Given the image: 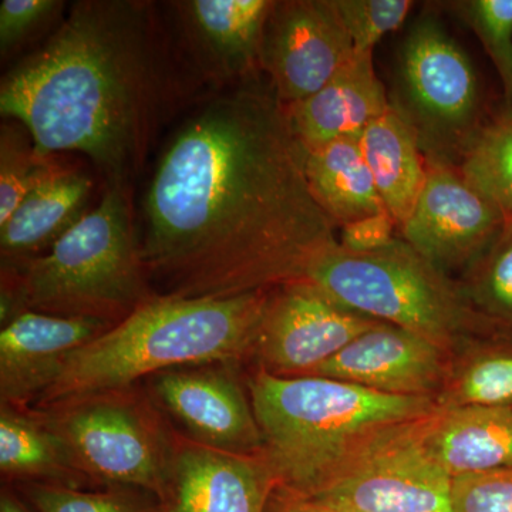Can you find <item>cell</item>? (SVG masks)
I'll use <instances>...</instances> for the list:
<instances>
[{
  "instance_id": "8fae6325",
  "label": "cell",
  "mask_w": 512,
  "mask_h": 512,
  "mask_svg": "<svg viewBox=\"0 0 512 512\" xmlns=\"http://www.w3.org/2000/svg\"><path fill=\"white\" fill-rule=\"evenodd\" d=\"M500 205L457 165L429 164L427 181L399 238L443 271L466 274L504 227Z\"/></svg>"
},
{
  "instance_id": "d6a6232c",
  "label": "cell",
  "mask_w": 512,
  "mask_h": 512,
  "mask_svg": "<svg viewBox=\"0 0 512 512\" xmlns=\"http://www.w3.org/2000/svg\"><path fill=\"white\" fill-rule=\"evenodd\" d=\"M397 237L396 221L383 211L340 228L339 244L356 254H370L389 247Z\"/></svg>"
},
{
  "instance_id": "e575fe53",
  "label": "cell",
  "mask_w": 512,
  "mask_h": 512,
  "mask_svg": "<svg viewBox=\"0 0 512 512\" xmlns=\"http://www.w3.org/2000/svg\"><path fill=\"white\" fill-rule=\"evenodd\" d=\"M0 512H35L29 504L19 497L18 494L13 493L12 490H3L0 495Z\"/></svg>"
},
{
  "instance_id": "5bb4252c",
  "label": "cell",
  "mask_w": 512,
  "mask_h": 512,
  "mask_svg": "<svg viewBox=\"0 0 512 512\" xmlns=\"http://www.w3.org/2000/svg\"><path fill=\"white\" fill-rule=\"evenodd\" d=\"M453 355L410 330L380 323L350 342L309 376L342 380L394 396L434 397Z\"/></svg>"
},
{
  "instance_id": "44dd1931",
  "label": "cell",
  "mask_w": 512,
  "mask_h": 512,
  "mask_svg": "<svg viewBox=\"0 0 512 512\" xmlns=\"http://www.w3.org/2000/svg\"><path fill=\"white\" fill-rule=\"evenodd\" d=\"M359 144L384 208L399 228L412 214L429 173L417 138L390 107L363 131Z\"/></svg>"
},
{
  "instance_id": "d6986e66",
  "label": "cell",
  "mask_w": 512,
  "mask_h": 512,
  "mask_svg": "<svg viewBox=\"0 0 512 512\" xmlns=\"http://www.w3.org/2000/svg\"><path fill=\"white\" fill-rule=\"evenodd\" d=\"M92 190L89 175L57 165L0 225L2 268H22L49 251L87 214Z\"/></svg>"
},
{
  "instance_id": "83f0119b",
  "label": "cell",
  "mask_w": 512,
  "mask_h": 512,
  "mask_svg": "<svg viewBox=\"0 0 512 512\" xmlns=\"http://www.w3.org/2000/svg\"><path fill=\"white\" fill-rule=\"evenodd\" d=\"M19 488L35 512H157L158 507L154 495L136 488L90 491L47 483H20Z\"/></svg>"
},
{
  "instance_id": "836d02e7",
  "label": "cell",
  "mask_w": 512,
  "mask_h": 512,
  "mask_svg": "<svg viewBox=\"0 0 512 512\" xmlns=\"http://www.w3.org/2000/svg\"><path fill=\"white\" fill-rule=\"evenodd\" d=\"M266 512H362L320 493H298L276 487Z\"/></svg>"
},
{
  "instance_id": "f1b7e54d",
  "label": "cell",
  "mask_w": 512,
  "mask_h": 512,
  "mask_svg": "<svg viewBox=\"0 0 512 512\" xmlns=\"http://www.w3.org/2000/svg\"><path fill=\"white\" fill-rule=\"evenodd\" d=\"M439 6L477 36L503 84V103L512 109V0H454Z\"/></svg>"
},
{
  "instance_id": "6da1fadb",
  "label": "cell",
  "mask_w": 512,
  "mask_h": 512,
  "mask_svg": "<svg viewBox=\"0 0 512 512\" xmlns=\"http://www.w3.org/2000/svg\"><path fill=\"white\" fill-rule=\"evenodd\" d=\"M143 214L141 255L164 296L229 298L305 281L339 242L309 190L286 107L261 74L188 114L158 158Z\"/></svg>"
},
{
  "instance_id": "7c38bea8",
  "label": "cell",
  "mask_w": 512,
  "mask_h": 512,
  "mask_svg": "<svg viewBox=\"0 0 512 512\" xmlns=\"http://www.w3.org/2000/svg\"><path fill=\"white\" fill-rule=\"evenodd\" d=\"M353 55L333 0H275L265 26L261 72L284 106L318 92Z\"/></svg>"
},
{
  "instance_id": "8992f818",
  "label": "cell",
  "mask_w": 512,
  "mask_h": 512,
  "mask_svg": "<svg viewBox=\"0 0 512 512\" xmlns=\"http://www.w3.org/2000/svg\"><path fill=\"white\" fill-rule=\"evenodd\" d=\"M305 281L353 311L410 330L451 355L508 338L471 306L456 279L399 237L370 254L350 252L338 242L313 262Z\"/></svg>"
},
{
  "instance_id": "4fadbf2b",
  "label": "cell",
  "mask_w": 512,
  "mask_h": 512,
  "mask_svg": "<svg viewBox=\"0 0 512 512\" xmlns=\"http://www.w3.org/2000/svg\"><path fill=\"white\" fill-rule=\"evenodd\" d=\"M212 366L178 367L151 376L157 402L194 443L237 456H264L251 397L229 370Z\"/></svg>"
},
{
  "instance_id": "277c9868",
  "label": "cell",
  "mask_w": 512,
  "mask_h": 512,
  "mask_svg": "<svg viewBox=\"0 0 512 512\" xmlns=\"http://www.w3.org/2000/svg\"><path fill=\"white\" fill-rule=\"evenodd\" d=\"M248 389L276 483L298 493L318 491L372 431L439 409L434 397L394 396L342 380L275 376L261 369Z\"/></svg>"
},
{
  "instance_id": "4dcf8cb0",
  "label": "cell",
  "mask_w": 512,
  "mask_h": 512,
  "mask_svg": "<svg viewBox=\"0 0 512 512\" xmlns=\"http://www.w3.org/2000/svg\"><path fill=\"white\" fill-rule=\"evenodd\" d=\"M453 512H512V467L453 477Z\"/></svg>"
},
{
  "instance_id": "d4e9b609",
  "label": "cell",
  "mask_w": 512,
  "mask_h": 512,
  "mask_svg": "<svg viewBox=\"0 0 512 512\" xmlns=\"http://www.w3.org/2000/svg\"><path fill=\"white\" fill-rule=\"evenodd\" d=\"M460 170L477 188L493 198L505 215H512V109L501 103L491 110L470 144Z\"/></svg>"
},
{
  "instance_id": "9c48e42d",
  "label": "cell",
  "mask_w": 512,
  "mask_h": 512,
  "mask_svg": "<svg viewBox=\"0 0 512 512\" xmlns=\"http://www.w3.org/2000/svg\"><path fill=\"white\" fill-rule=\"evenodd\" d=\"M427 417L367 434L315 493L362 512H453V477L427 446Z\"/></svg>"
},
{
  "instance_id": "484cf974",
  "label": "cell",
  "mask_w": 512,
  "mask_h": 512,
  "mask_svg": "<svg viewBox=\"0 0 512 512\" xmlns=\"http://www.w3.org/2000/svg\"><path fill=\"white\" fill-rule=\"evenodd\" d=\"M467 301L508 338L512 336V215L490 248L458 279Z\"/></svg>"
},
{
  "instance_id": "7402d4cb",
  "label": "cell",
  "mask_w": 512,
  "mask_h": 512,
  "mask_svg": "<svg viewBox=\"0 0 512 512\" xmlns=\"http://www.w3.org/2000/svg\"><path fill=\"white\" fill-rule=\"evenodd\" d=\"M309 190L336 228L386 211L357 138L305 148Z\"/></svg>"
},
{
  "instance_id": "e0dca14e",
  "label": "cell",
  "mask_w": 512,
  "mask_h": 512,
  "mask_svg": "<svg viewBox=\"0 0 512 512\" xmlns=\"http://www.w3.org/2000/svg\"><path fill=\"white\" fill-rule=\"evenodd\" d=\"M276 487L265 456H237L177 440L157 512H266Z\"/></svg>"
},
{
  "instance_id": "ba28073f",
  "label": "cell",
  "mask_w": 512,
  "mask_h": 512,
  "mask_svg": "<svg viewBox=\"0 0 512 512\" xmlns=\"http://www.w3.org/2000/svg\"><path fill=\"white\" fill-rule=\"evenodd\" d=\"M33 410L62 437L74 464L90 481L163 498L177 437L133 386Z\"/></svg>"
},
{
  "instance_id": "cb8c5ba5",
  "label": "cell",
  "mask_w": 512,
  "mask_h": 512,
  "mask_svg": "<svg viewBox=\"0 0 512 512\" xmlns=\"http://www.w3.org/2000/svg\"><path fill=\"white\" fill-rule=\"evenodd\" d=\"M436 402L439 409L512 406L511 346L481 342L464 350Z\"/></svg>"
},
{
  "instance_id": "9a60e30c",
  "label": "cell",
  "mask_w": 512,
  "mask_h": 512,
  "mask_svg": "<svg viewBox=\"0 0 512 512\" xmlns=\"http://www.w3.org/2000/svg\"><path fill=\"white\" fill-rule=\"evenodd\" d=\"M173 5L197 74L228 87L262 73V42L275 0H184Z\"/></svg>"
},
{
  "instance_id": "1f68e13d",
  "label": "cell",
  "mask_w": 512,
  "mask_h": 512,
  "mask_svg": "<svg viewBox=\"0 0 512 512\" xmlns=\"http://www.w3.org/2000/svg\"><path fill=\"white\" fill-rule=\"evenodd\" d=\"M64 6L59 0H3L0 3V50L8 55L29 36L55 18Z\"/></svg>"
},
{
  "instance_id": "52a82bcc",
  "label": "cell",
  "mask_w": 512,
  "mask_h": 512,
  "mask_svg": "<svg viewBox=\"0 0 512 512\" xmlns=\"http://www.w3.org/2000/svg\"><path fill=\"white\" fill-rule=\"evenodd\" d=\"M389 100L427 164L460 167L491 113L476 64L429 9L414 20L399 47Z\"/></svg>"
},
{
  "instance_id": "7a4b0ae2",
  "label": "cell",
  "mask_w": 512,
  "mask_h": 512,
  "mask_svg": "<svg viewBox=\"0 0 512 512\" xmlns=\"http://www.w3.org/2000/svg\"><path fill=\"white\" fill-rule=\"evenodd\" d=\"M170 32L143 0H80L0 83V113L45 156L80 153L128 185L188 93Z\"/></svg>"
},
{
  "instance_id": "30bf717a",
  "label": "cell",
  "mask_w": 512,
  "mask_h": 512,
  "mask_svg": "<svg viewBox=\"0 0 512 512\" xmlns=\"http://www.w3.org/2000/svg\"><path fill=\"white\" fill-rule=\"evenodd\" d=\"M380 323L311 282H291L269 293L252 355L269 375L309 376Z\"/></svg>"
},
{
  "instance_id": "ac0fdd59",
  "label": "cell",
  "mask_w": 512,
  "mask_h": 512,
  "mask_svg": "<svg viewBox=\"0 0 512 512\" xmlns=\"http://www.w3.org/2000/svg\"><path fill=\"white\" fill-rule=\"evenodd\" d=\"M293 133L303 148L357 138L390 109L389 92L379 79L373 53L353 55L322 89L285 106Z\"/></svg>"
},
{
  "instance_id": "603a6c76",
  "label": "cell",
  "mask_w": 512,
  "mask_h": 512,
  "mask_svg": "<svg viewBox=\"0 0 512 512\" xmlns=\"http://www.w3.org/2000/svg\"><path fill=\"white\" fill-rule=\"evenodd\" d=\"M0 470L19 483L82 488L92 483L74 464L69 448L39 413L2 406Z\"/></svg>"
},
{
  "instance_id": "5b68a950",
  "label": "cell",
  "mask_w": 512,
  "mask_h": 512,
  "mask_svg": "<svg viewBox=\"0 0 512 512\" xmlns=\"http://www.w3.org/2000/svg\"><path fill=\"white\" fill-rule=\"evenodd\" d=\"M26 311L100 319H126L157 295L151 291L134 225L130 187L111 185L94 210L45 254L18 269Z\"/></svg>"
},
{
  "instance_id": "ffe728a7",
  "label": "cell",
  "mask_w": 512,
  "mask_h": 512,
  "mask_svg": "<svg viewBox=\"0 0 512 512\" xmlns=\"http://www.w3.org/2000/svg\"><path fill=\"white\" fill-rule=\"evenodd\" d=\"M424 436L451 477L512 467V406L437 409Z\"/></svg>"
},
{
  "instance_id": "f546056e",
  "label": "cell",
  "mask_w": 512,
  "mask_h": 512,
  "mask_svg": "<svg viewBox=\"0 0 512 512\" xmlns=\"http://www.w3.org/2000/svg\"><path fill=\"white\" fill-rule=\"evenodd\" d=\"M357 55L373 53L384 36L402 28L412 0H333Z\"/></svg>"
},
{
  "instance_id": "4316f807",
  "label": "cell",
  "mask_w": 512,
  "mask_h": 512,
  "mask_svg": "<svg viewBox=\"0 0 512 512\" xmlns=\"http://www.w3.org/2000/svg\"><path fill=\"white\" fill-rule=\"evenodd\" d=\"M55 157L36 150L28 131L3 124L0 133V225L59 165Z\"/></svg>"
},
{
  "instance_id": "3957f363",
  "label": "cell",
  "mask_w": 512,
  "mask_h": 512,
  "mask_svg": "<svg viewBox=\"0 0 512 512\" xmlns=\"http://www.w3.org/2000/svg\"><path fill=\"white\" fill-rule=\"evenodd\" d=\"M271 291L229 298L156 295L76 350L33 406L45 409L126 389L143 377L178 367L238 362L254 352Z\"/></svg>"
},
{
  "instance_id": "2e32d148",
  "label": "cell",
  "mask_w": 512,
  "mask_h": 512,
  "mask_svg": "<svg viewBox=\"0 0 512 512\" xmlns=\"http://www.w3.org/2000/svg\"><path fill=\"white\" fill-rule=\"evenodd\" d=\"M113 323L25 311L0 332L2 406L29 409L56 382L67 359Z\"/></svg>"
}]
</instances>
